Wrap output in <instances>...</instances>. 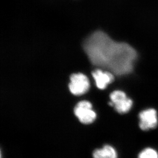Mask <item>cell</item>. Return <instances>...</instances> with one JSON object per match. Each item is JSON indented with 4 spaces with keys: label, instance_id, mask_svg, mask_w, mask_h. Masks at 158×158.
<instances>
[{
    "label": "cell",
    "instance_id": "1",
    "mask_svg": "<svg viewBox=\"0 0 158 158\" xmlns=\"http://www.w3.org/2000/svg\"><path fill=\"white\" fill-rule=\"evenodd\" d=\"M83 48L93 64L117 75L131 73L137 58L136 50L128 44L115 42L102 31L89 36Z\"/></svg>",
    "mask_w": 158,
    "mask_h": 158
},
{
    "label": "cell",
    "instance_id": "2",
    "mask_svg": "<svg viewBox=\"0 0 158 158\" xmlns=\"http://www.w3.org/2000/svg\"><path fill=\"white\" fill-rule=\"evenodd\" d=\"M110 101L109 106L113 107L117 113L120 114H127L131 110L133 101L127 96L124 91L115 90L110 94Z\"/></svg>",
    "mask_w": 158,
    "mask_h": 158
},
{
    "label": "cell",
    "instance_id": "3",
    "mask_svg": "<svg viewBox=\"0 0 158 158\" xmlns=\"http://www.w3.org/2000/svg\"><path fill=\"white\" fill-rule=\"evenodd\" d=\"M74 113L79 122L84 124L92 123L97 117L96 113L93 110L92 105L87 100L79 102L75 106Z\"/></svg>",
    "mask_w": 158,
    "mask_h": 158
},
{
    "label": "cell",
    "instance_id": "4",
    "mask_svg": "<svg viewBox=\"0 0 158 158\" xmlns=\"http://www.w3.org/2000/svg\"><path fill=\"white\" fill-rule=\"evenodd\" d=\"M69 90L75 96H81L85 94L89 89L90 84L87 76L82 73H74L70 78Z\"/></svg>",
    "mask_w": 158,
    "mask_h": 158
},
{
    "label": "cell",
    "instance_id": "5",
    "mask_svg": "<svg viewBox=\"0 0 158 158\" xmlns=\"http://www.w3.org/2000/svg\"><path fill=\"white\" fill-rule=\"evenodd\" d=\"M139 127L143 131L155 128L158 124V113L154 108L142 110L139 114Z\"/></svg>",
    "mask_w": 158,
    "mask_h": 158
},
{
    "label": "cell",
    "instance_id": "6",
    "mask_svg": "<svg viewBox=\"0 0 158 158\" xmlns=\"http://www.w3.org/2000/svg\"><path fill=\"white\" fill-rule=\"evenodd\" d=\"M92 75L95 82L96 86L99 89H105L114 81L113 73L101 69H96L92 72Z\"/></svg>",
    "mask_w": 158,
    "mask_h": 158
},
{
    "label": "cell",
    "instance_id": "7",
    "mask_svg": "<svg viewBox=\"0 0 158 158\" xmlns=\"http://www.w3.org/2000/svg\"><path fill=\"white\" fill-rule=\"evenodd\" d=\"M93 158H118L115 148L109 145H106L102 148L96 149L93 153Z\"/></svg>",
    "mask_w": 158,
    "mask_h": 158
},
{
    "label": "cell",
    "instance_id": "8",
    "mask_svg": "<svg viewBox=\"0 0 158 158\" xmlns=\"http://www.w3.org/2000/svg\"><path fill=\"white\" fill-rule=\"evenodd\" d=\"M138 158H158V153L152 148H146L139 153Z\"/></svg>",
    "mask_w": 158,
    "mask_h": 158
}]
</instances>
